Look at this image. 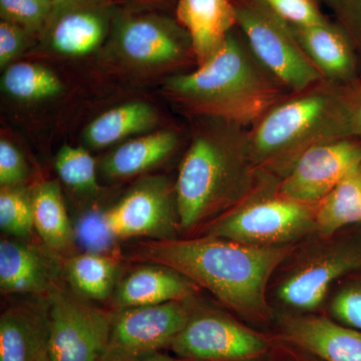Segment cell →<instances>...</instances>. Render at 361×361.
Returning <instances> with one entry per match:
<instances>
[{"mask_svg":"<svg viewBox=\"0 0 361 361\" xmlns=\"http://www.w3.org/2000/svg\"><path fill=\"white\" fill-rule=\"evenodd\" d=\"M273 338V346L268 355V361H319L300 349Z\"/></svg>","mask_w":361,"mask_h":361,"instance_id":"36","label":"cell"},{"mask_svg":"<svg viewBox=\"0 0 361 361\" xmlns=\"http://www.w3.org/2000/svg\"><path fill=\"white\" fill-rule=\"evenodd\" d=\"M109 4L82 1L54 8L44 30L51 49L70 56H85L97 49L108 30Z\"/></svg>","mask_w":361,"mask_h":361,"instance_id":"16","label":"cell"},{"mask_svg":"<svg viewBox=\"0 0 361 361\" xmlns=\"http://www.w3.org/2000/svg\"><path fill=\"white\" fill-rule=\"evenodd\" d=\"M0 228L13 238L25 239L35 228L32 194L23 188L1 187Z\"/></svg>","mask_w":361,"mask_h":361,"instance_id":"27","label":"cell"},{"mask_svg":"<svg viewBox=\"0 0 361 361\" xmlns=\"http://www.w3.org/2000/svg\"><path fill=\"white\" fill-rule=\"evenodd\" d=\"M361 166V137H348L312 147L297 159L278 183L285 198L316 206Z\"/></svg>","mask_w":361,"mask_h":361,"instance_id":"11","label":"cell"},{"mask_svg":"<svg viewBox=\"0 0 361 361\" xmlns=\"http://www.w3.org/2000/svg\"><path fill=\"white\" fill-rule=\"evenodd\" d=\"M217 122L195 137L180 164L175 197L179 227L187 231L250 198L261 175L248 130Z\"/></svg>","mask_w":361,"mask_h":361,"instance_id":"2","label":"cell"},{"mask_svg":"<svg viewBox=\"0 0 361 361\" xmlns=\"http://www.w3.org/2000/svg\"><path fill=\"white\" fill-rule=\"evenodd\" d=\"M44 1L49 2V4H51V6H54V8H56V7L66 6V4H75V2H82V1L111 2V0H44Z\"/></svg>","mask_w":361,"mask_h":361,"instance_id":"38","label":"cell"},{"mask_svg":"<svg viewBox=\"0 0 361 361\" xmlns=\"http://www.w3.org/2000/svg\"><path fill=\"white\" fill-rule=\"evenodd\" d=\"M63 269L80 295L103 301L115 290L118 265L113 258L97 253H82L66 261Z\"/></svg>","mask_w":361,"mask_h":361,"instance_id":"25","label":"cell"},{"mask_svg":"<svg viewBox=\"0 0 361 361\" xmlns=\"http://www.w3.org/2000/svg\"><path fill=\"white\" fill-rule=\"evenodd\" d=\"M248 135L259 172L283 177L307 149L350 137L344 85L323 80L289 94L252 125Z\"/></svg>","mask_w":361,"mask_h":361,"instance_id":"4","label":"cell"},{"mask_svg":"<svg viewBox=\"0 0 361 361\" xmlns=\"http://www.w3.org/2000/svg\"><path fill=\"white\" fill-rule=\"evenodd\" d=\"M361 269V224L314 252L297 266L278 288L285 305L299 311H313L324 300L334 282Z\"/></svg>","mask_w":361,"mask_h":361,"instance_id":"10","label":"cell"},{"mask_svg":"<svg viewBox=\"0 0 361 361\" xmlns=\"http://www.w3.org/2000/svg\"><path fill=\"white\" fill-rule=\"evenodd\" d=\"M186 301L115 311L108 345L99 361H135L169 349L193 312Z\"/></svg>","mask_w":361,"mask_h":361,"instance_id":"9","label":"cell"},{"mask_svg":"<svg viewBox=\"0 0 361 361\" xmlns=\"http://www.w3.org/2000/svg\"><path fill=\"white\" fill-rule=\"evenodd\" d=\"M51 361H99L115 312L94 307L59 287L49 297Z\"/></svg>","mask_w":361,"mask_h":361,"instance_id":"8","label":"cell"},{"mask_svg":"<svg viewBox=\"0 0 361 361\" xmlns=\"http://www.w3.org/2000/svg\"><path fill=\"white\" fill-rule=\"evenodd\" d=\"M177 145V135L171 130L130 140L104 159V172L109 177L118 179L133 177L166 160Z\"/></svg>","mask_w":361,"mask_h":361,"instance_id":"21","label":"cell"},{"mask_svg":"<svg viewBox=\"0 0 361 361\" xmlns=\"http://www.w3.org/2000/svg\"><path fill=\"white\" fill-rule=\"evenodd\" d=\"M109 236L115 239H173L179 227L176 198L160 179L148 180L101 216Z\"/></svg>","mask_w":361,"mask_h":361,"instance_id":"12","label":"cell"},{"mask_svg":"<svg viewBox=\"0 0 361 361\" xmlns=\"http://www.w3.org/2000/svg\"><path fill=\"white\" fill-rule=\"evenodd\" d=\"M54 9L44 0H0L2 20L20 25L30 35L44 32Z\"/></svg>","mask_w":361,"mask_h":361,"instance_id":"30","label":"cell"},{"mask_svg":"<svg viewBox=\"0 0 361 361\" xmlns=\"http://www.w3.org/2000/svg\"><path fill=\"white\" fill-rule=\"evenodd\" d=\"M30 33L9 21L0 23V66L7 68L23 51Z\"/></svg>","mask_w":361,"mask_h":361,"instance_id":"34","label":"cell"},{"mask_svg":"<svg viewBox=\"0 0 361 361\" xmlns=\"http://www.w3.org/2000/svg\"><path fill=\"white\" fill-rule=\"evenodd\" d=\"M350 137H361V80L344 85Z\"/></svg>","mask_w":361,"mask_h":361,"instance_id":"35","label":"cell"},{"mask_svg":"<svg viewBox=\"0 0 361 361\" xmlns=\"http://www.w3.org/2000/svg\"><path fill=\"white\" fill-rule=\"evenodd\" d=\"M290 249L247 245L207 234L194 239L137 242L130 256L137 262L174 269L247 319L267 323L271 320L266 300L268 282Z\"/></svg>","mask_w":361,"mask_h":361,"instance_id":"1","label":"cell"},{"mask_svg":"<svg viewBox=\"0 0 361 361\" xmlns=\"http://www.w3.org/2000/svg\"><path fill=\"white\" fill-rule=\"evenodd\" d=\"M315 222L316 230L326 238L349 226L361 224V166L315 206Z\"/></svg>","mask_w":361,"mask_h":361,"instance_id":"24","label":"cell"},{"mask_svg":"<svg viewBox=\"0 0 361 361\" xmlns=\"http://www.w3.org/2000/svg\"><path fill=\"white\" fill-rule=\"evenodd\" d=\"M330 302V315L336 322L361 330V269L342 278Z\"/></svg>","mask_w":361,"mask_h":361,"instance_id":"29","label":"cell"},{"mask_svg":"<svg viewBox=\"0 0 361 361\" xmlns=\"http://www.w3.org/2000/svg\"><path fill=\"white\" fill-rule=\"evenodd\" d=\"M273 338L217 311L193 310L171 351L186 361H252L269 355Z\"/></svg>","mask_w":361,"mask_h":361,"instance_id":"7","label":"cell"},{"mask_svg":"<svg viewBox=\"0 0 361 361\" xmlns=\"http://www.w3.org/2000/svg\"><path fill=\"white\" fill-rule=\"evenodd\" d=\"M156 123V111L149 104L132 102L94 118L85 129V140L92 148H106L129 135L146 132Z\"/></svg>","mask_w":361,"mask_h":361,"instance_id":"23","label":"cell"},{"mask_svg":"<svg viewBox=\"0 0 361 361\" xmlns=\"http://www.w3.org/2000/svg\"><path fill=\"white\" fill-rule=\"evenodd\" d=\"M61 267L51 254L18 238L0 242V288L6 294L49 298L61 287Z\"/></svg>","mask_w":361,"mask_h":361,"instance_id":"15","label":"cell"},{"mask_svg":"<svg viewBox=\"0 0 361 361\" xmlns=\"http://www.w3.org/2000/svg\"><path fill=\"white\" fill-rule=\"evenodd\" d=\"M235 13L237 27L252 54L291 94L325 80L292 37L286 23L257 0L235 4Z\"/></svg>","mask_w":361,"mask_h":361,"instance_id":"5","label":"cell"},{"mask_svg":"<svg viewBox=\"0 0 361 361\" xmlns=\"http://www.w3.org/2000/svg\"><path fill=\"white\" fill-rule=\"evenodd\" d=\"M35 229L45 247L54 254L68 250L75 241L61 188L47 180L32 193Z\"/></svg>","mask_w":361,"mask_h":361,"instance_id":"22","label":"cell"},{"mask_svg":"<svg viewBox=\"0 0 361 361\" xmlns=\"http://www.w3.org/2000/svg\"><path fill=\"white\" fill-rule=\"evenodd\" d=\"M316 230L315 206L290 200L279 194L252 195L225 217L208 235L254 246L288 245Z\"/></svg>","mask_w":361,"mask_h":361,"instance_id":"6","label":"cell"},{"mask_svg":"<svg viewBox=\"0 0 361 361\" xmlns=\"http://www.w3.org/2000/svg\"><path fill=\"white\" fill-rule=\"evenodd\" d=\"M292 37L325 80L348 85L360 80L355 51L337 23L311 26L286 25Z\"/></svg>","mask_w":361,"mask_h":361,"instance_id":"17","label":"cell"},{"mask_svg":"<svg viewBox=\"0 0 361 361\" xmlns=\"http://www.w3.org/2000/svg\"><path fill=\"white\" fill-rule=\"evenodd\" d=\"M334 13L336 23L348 35L357 63L361 80V0H323Z\"/></svg>","mask_w":361,"mask_h":361,"instance_id":"32","label":"cell"},{"mask_svg":"<svg viewBox=\"0 0 361 361\" xmlns=\"http://www.w3.org/2000/svg\"><path fill=\"white\" fill-rule=\"evenodd\" d=\"M168 89L198 115L247 127L291 94L233 30L199 68L169 78Z\"/></svg>","mask_w":361,"mask_h":361,"instance_id":"3","label":"cell"},{"mask_svg":"<svg viewBox=\"0 0 361 361\" xmlns=\"http://www.w3.org/2000/svg\"><path fill=\"white\" fill-rule=\"evenodd\" d=\"M59 177L66 186L78 192L97 190L96 161L80 147L63 146L54 161Z\"/></svg>","mask_w":361,"mask_h":361,"instance_id":"28","label":"cell"},{"mask_svg":"<svg viewBox=\"0 0 361 361\" xmlns=\"http://www.w3.org/2000/svg\"><path fill=\"white\" fill-rule=\"evenodd\" d=\"M42 361H51V360H49V356H47V357L44 358V360Z\"/></svg>","mask_w":361,"mask_h":361,"instance_id":"40","label":"cell"},{"mask_svg":"<svg viewBox=\"0 0 361 361\" xmlns=\"http://www.w3.org/2000/svg\"><path fill=\"white\" fill-rule=\"evenodd\" d=\"M1 87L14 99L26 102L51 99L63 90V82L54 71L32 63L7 66L1 78Z\"/></svg>","mask_w":361,"mask_h":361,"instance_id":"26","label":"cell"},{"mask_svg":"<svg viewBox=\"0 0 361 361\" xmlns=\"http://www.w3.org/2000/svg\"><path fill=\"white\" fill-rule=\"evenodd\" d=\"M177 16L199 65L217 51L236 25L230 0H178Z\"/></svg>","mask_w":361,"mask_h":361,"instance_id":"20","label":"cell"},{"mask_svg":"<svg viewBox=\"0 0 361 361\" xmlns=\"http://www.w3.org/2000/svg\"><path fill=\"white\" fill-rule=\"evenodd\" d=\"M118 284L114 300L116 310L186 301L200 287L174 269L142 263Z\"/></svg>","mask_w":361,"mask_h":361,"instance_id":"18","label":"cell"},{"mask_svg":"<svg viewBox=\"0 0 361 361\" xmlns=\"http://www.w3.org/2000/svg\"><path fill=\"white\" fill-rule=\"evenodd\" d=\"M49 307L14 304L0 317V361H42L49 356Z\"/></svg>","mask_w":361,"mask_h":361,"instance_id":"19","label":"cell"},{"mask_svg":"<svg viewBox=\"0 0 361 361\" xmlns=\"http://www.w3.org/2000/svg\"><path fill=\"white\" fill-rule=\"evenodd\" d=\"M271 336L319 361H361V330L326 316H280Z\"/></svg>","mask_w":361,"mask_h":361,"instance_id":"13","label":"cell"},{"mask_svg":"<svg viewBox=\"0 0 361 361\" xmlns=\"http://www.w3.org/2000/svg\"><path fill=\"white\" fill-rule=\"evenodd\" d=\"M116 42L126 58L144 66H159L180 59L188 47L189 35L167 18L152 14L123 18L116 28Z\"/></svg>","mask_w":361,"mask_h":361,"instance_id":"14","label":"cell"},{"mask_svg":"<svg viewBox=\"0 0 361 361\" xmlns=\"http://www.w3.org/2000/svg\"><path fill=\"white\" fill-rule=\"evenodd\" d=\"M273 16L288 25L311 26L326 23L317 0H257Z\"/></svg>","mask_w":361,"mask_h":361,"instance_id":"31","label":"cell"},{"mask_svg":"<svg viewBox=\"0 0 361 361\" xmlns=\"http://www.w3.org/2000/svg\"><path fill=\"white\" fill-rule=\"evenodd\" d=\"M28 175L25 157L13 142L0 141V185L1 187L20 186Z\"/></svg>","mask_w":361,"mask_h":361,"instance_id":"33","label":"cell"},{"mask_svg":"<svg viewBox=\"0 0 361 361\" xmlns=\"http://www.w3.org/2000/svg\"><path fill=\"white\" fill-rule=\"evenodd\" d=\"M135 361H186L178 356H171L161 353V351H156V353H149L148 355L142 356Z\"/></svg>","mask_w":361,"mask_h":361,"instance_id":"37","label":"cell"},{"mask_svg":"<svg viewBox=\"0 0 361 361\" xmlns=\"http://www.w3.org/2000/svg\"><path fill=\"white\" fill-rule=\"evenodd\" d=\"M267 356H266V357H264V358H260V360H252V361H268Z\"/></svg>","mask_w":361,"mask_h":361,"instance_id":"39","label":"cell"}]
</instances>
